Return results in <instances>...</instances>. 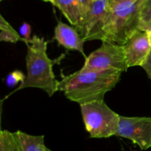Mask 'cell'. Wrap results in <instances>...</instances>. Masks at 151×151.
<instances>
[{
    "mask_svg": "<svg viewBox=\"0 0 151 151\" xmlns=\"http://www.w3.org/2000/svg\"><path fill=\"white\" fill-rule=\"evenodd\" d=\"M25 78H26V76H24V74L22 71L16 70L10 73L7 76L5 79L6 84L7 87H13L19 83H21V84L23 83Z\"/></svg>",
    "mask_w": 151,
    "mask_h": 151,
    "instance_id": "cell-14",
    "label": "cell"
},
{
    "mask_svg": "<svg viewBox=\"0 0 151 151\" xmlns=\"http://www.w3.org/2000/svg\"><path fill=\"white\" fill-rule=\"evenodd\" d=\"M0 1H3V0H0Z\"/></svg>",
    "mask_w": 151,
    "mask_h": 151,
    "instance_id": "cell-24",
    "label": "cell"
},
{
    "mask_svg": "<svg viewBox=\"0 0 151 151\" xmlns=\"http://www.w3.org/2000/svg\"><path fill=\"white\" fill-rule=\"evenodd\" d=\"M94 0H78L80 6V10H81V19L86 14L87 12L91 7Z\"/></svg>",
    "mask_w": 151,
    "mask_h": 151,
    "instance_id": "cell-17",
    "label": "cell"
},
{
    "mask_svg": "<svg viewBox=\"0 0 151 151\" xmlns=\"http://www.w3.org/2000/svg\"><path fill=\"white\" fill-rule=\"evenodd\" d=\"M142 0L126 1L111 7L106 16L100 40L123 45L140 30V8Z\"/></svg>",
    "mask_w": 151,
    "mask_h": 151,
    "instance_id": "cell-3",
    "label": "cell"
},
{
    "mask_svg": "<svg viewBox=\"0 0 151 151\" xmlns=\"http://www.w3.org/2000/svg\"><path fill=\"white\" fill-rule=\"evenodd\" d=\"M53 5L61 11L71 25H78L81 18L78 0H55Z\"/></svg>",
    "mask_w": 151,
    "mask_h": 151,
    "instance_id": "cell-10",
    "label": "cell"
},
{
    "mask_svg": "<svg viewBox=\"0 0 151 151\" xmlns=\"http://www.w3.org/2000/svg\"><path fill=\"white\" fill-rule=\"evenodd\" d=\"M47 151H52V150H50L49 148H47Z\"/></svg>",
    "mask_w": 151,
    "mask_h": 151,
    "instance_id": "cell-23",
    "label": "cell"
},
{
    "mask_svg": "<svg viewBox=\"0 0 151 151\" xmlns=\"http://www.w3.org/2000/svg\"><path fill=\"white\" fill-rule=\"evenodd\" d=\"M81 110L90 137L100 139L116 136L120 115L112 110L104 100L81 105Z\"/></svg>",
    "mask_w": 151,
    "mask_h": 151,
    "instance_id": "cell-4",
    "label": "cell"
},
{
    "mask_svg": "<svg viewBox=\"0 0 151 151\" xmlns=\"http://www.w3.org/2000/svg\"><path fill=\"white\" fill-rule=\"evenodd\" d=\"M54 38L60 45L66 49L77 50L86 58L84 52L85 41L75 28H72L62 22H58L55 28Z\"/></svg>",
    "mask_w": 151,
    "mask_h": 151,
    "instance_id": "cell-9",
    "label": "cell"
},
{
    "mask_svg": "<svg viewBox=\"0 0 151 151\" xmlns=\"http://www.w3.org/2000/svg\"><path fill=\"white\" fill-rule=\"evenodd\" d=\"M142 68L145 70L148 78L151 80V50L147 59H146L145 63L142 65Z\"/></svg>",
    "mask_w": 151,
    "mask_h": 151,
    "instance_id": "cell-18",
    "label": "cell"
},
{
    "mask_svg": "<svg viewBox=\"0 0 151 151\" xmlns=\"http://www.w3.org/2000/svg\"><path fill=\"white\" fill-rule=\"evenodd\" d=\"M44 1H47V2H50L52 3V4H53V3H54V1L55 0H44Z\"/></svg>",
    "mask_w": 151,
    "mask_h": 151,
    "instance_id": "cell-22",
    "label": "cell"
},
{
    "mask_svg": "<svg viewBox=\"0 0 151 151\" xmlns=\"http://www.w3.org/2000/svg\"><path fill=\"white\" fill-rule=\"evenodd\" d=\"M0 151H22L16 133L7 130L0 132Z\"/></svg>",
    "mask_w": 151,
    "mask_h": 151,
    "instance_id": "cell-13",
    "label": "cell"
},
{
    "mask_svg": "<svg viewBox=\"0 0 151 151\" xmlns=\"http://www.w3.org/2000/svg\"><path fill=\"white\" fill-rule=\"evenodd\" d=\"M122 72L118 70L94 71L81 68L65 76L59 81L58 90L69 100L81 105L103 100L105 95L114 88Z\"/></svg>",
    "mask_w": 151,
    "mask_h": 151,
    "instance_id": "cell-1",
    "label": "cell"
},
{
    "mask_svg": "<svg viewBox=\"0 0 151 151\" xmlns=\"http://www.w3.org/2000/svg\"><path fill=\"white\" fill-rule=\"evenodd\" d=\"M20 143L22 151H47L44 144V136L29 135L17 130L15 132Z\"/></svg>",
    "mask_w": 151,
    "mask_h": 151,
    "instance_id": "cell-11",
    "label": "cell"
},
{
    "mask_svg": "<svg viewBox=\"0 0 151 151\" xmlns=\"http://www.w3.org/2000/svg\"><path fill=\"white\" fill-rule=\"evenodd\" d=\"M147 35H148V38H149V41H150V44L151 46V31L150 32H147Z\"/></svg>",
    "mask_w": 151,
    "mask_h": 151,
    "instance_id": "cell-21",
    "label": "cell"
},
{
    "mask_svg": "<svg viewBox=\"0 0 151 151\" xmlns=\"http://www.w3.org/2000/svg\"><path fill=\"white\" fill-rule=\"evenodd\" d=\"M102 42V45L98 49L86 58L82 69L94 71H127L129 68L123 46L111 41Z\"/></svg>",
    "mask_w": 151,
    "mask_h": 151,
    "instance_id": "cell-5",
    "label": "cell"
},
{
    "mask_svg": "<svg viewBox=\"0 0 151 151\" xmlns=\"http://www.w3.org/2000/svg\"><path fill=\"white\" fill-rule=\"evenodd\" d=\"M122 46L128 68L142 66L151 50L147 33L142 30L136 32Z\"/></svg>",
    "mask_w": 151,
    "mask_h": 151,
    "instance_id": "cell-8",
    "label": "cell"
},
{
    "mask_svg": "<svg viewBox=\"0 0 151 151\" xmlns=\"http://www.w3.org/2000/svg\"><path fill=\"white\" fill-rule=\"evenodd\" d=\"M151 18V0H142L140 8V25ZM140 28V27H139Z\"/></svg>",
    "mask_w": 151,
    "mask_h": 151,
    "instance_id": "cell-15",
    "label": "cell"
},
{
    "mask_svg": "<svg viewBox=\"0 0 151 151\" xmlns=\"http://www.w3.org/2000/svg\"><path fill=\"white\" fill-rule=\"evenodd\" d=\"M109 10V0H94L86 14L75 28L84 41L100 40L106 16Z\"/></svg>",
    "mask_w": 151,
    "mask_h": 151,
    "instance_id": "cell-7",
    "label": "cell"
},
{
    "mask_svg": "<svg viewBox=\"0 0 151 151\" xmlns=\"http://www.w3.org/2000/svg\"><path fill=\"white\" fill-rule=\"evenodd\" d=\"M0 41L10 43L23 41L27 44L24 38H22V36L3 17L2 15L0 16Z\"/></svg>",
    "mask_w": 151,
    "mask_h": 151,
    "instance_id": "cell-12",
    "label": "cell"
},
{
    "mask_svg": "<svg viewBox=\"0 0 151 151\" xmlns=\"http://www.w3.org/2000/svg\"><path fill=\"white\" fill-rule=\"evenodd\" d=\"M27 46L26 78L6 98L18 90L28 87L41 89L51 97L58 91L59 81L56 79L53 71L55 62L47 55V41L43 37L33 36Z\"/></svg>",
    "mask_w": 151,
    "mask_h": 151,
    "instance_id": "cell-2",
    "label": "cell"
},
{
    "mask_svg": "<svg viewBox=\"0 0 151 151\" xmlns=\"http://www.w3.org/2000/svg\"><path fill=\"white\" fill-rule=\"evenodd\" d=\"M116 136L131 140L142 150L151 147V117L119 116Z\"/></svg>",
    "mask_w": 151,
    "mask_h": 151,
    "instance_id": "cell-6",
    "label": "cell"
},
{
    "mask_svg": "<svg viewBox=\"0 0 151 151\" xmlns=\"http://www.w3.org/2000/svg\"><path fill=\"white\" fill-rule=\"evenodd\" d=\"M19 33L22 36V38L25 39L27 41V44L29 42L32 38H31V26L29 24L27 23V22H24L22 25H21L20 28H19Z\"/></svg>",
    "mask_w": 151,
    "mask_h": 151,
    "instance_id": "cell-16",
    "label": "cell"
},
{
    "mask_svg": "<svg viewBox=\"0 0 151 151\" xmlns=\"http://www.w3.org/2000/svg\"><path fill=\"white\" fill-rule=\"evenodd\" d=\"M139 30H140L145 31V32H150V31H151V18L146 22L140 25Z\"/></svg>",
    "mask_w": 151,
    "mask_h": 151,
    "instance_id": "cell-19",
    "label": "cell"
},
{
    "mask_svg": "<svg viewBox=\"0 0 151 151\" xmlns=\"http://www.w3.org/2000/svg\"><path fill=\"white\" fill-rule=\"evenodd\" d=\"M137 1V0H109V8L114 7V5H116L120 3L126 2V1Z\"/></svg>",
    "mask_w": 151,
    "mask_h": 151,
    "instance_id": "cell-20",
    "label": "cell"
}]
</instances>
